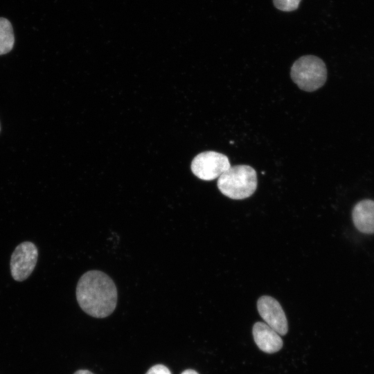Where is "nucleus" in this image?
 I'll return each mask as SVG.
<instances>
[{
	"instance_id": "nucleus-3",
	"label": "nucleus",
	"mask_w": 374,
	"mask_h": 374,
	"mask_svg": "<svg viewBox=\"0 0 374 374\" xmlns=\"http://www.w3.org/2000/svg\"><path fill=\"white\" fill-rule=\"evenodd\" d=\"M292 81L301 89L312 92L321 88L327 79L324 62L314 55H304L296 60L291 67Z\"/></svg>"
},
{
	"instance_id": "nucleus-4",
	"label": "nucleus",
	"mask_w": 374,
	"mask_h": 374,
	"mask_svg": "<svg viewBox=\"0 0 374 374\" xmlns=\"http://www.w3.org/2000/svg\"><path fill=\"white\" fill-rule=\"evenodd\" d=\"M231 167L229 158L220 152L206 151L198 154L192 161L193 173L205 181L219 177Z\"/></svg>"
},
{
	"instance_id": "nucleus-8",
	"label": "nucleus",
	"mask_w": 374,
	"mask_h": 374,
	"mask_svg": "<svg viewBox=\"0 0 374 374\" xmlns=\"http://www.w3.org/2000/svg\"><path fill=\"white\" fill-rule=\"evenodd\" d=\"M352 220L359 232L374 233V200L365 199L358 202L353 208Z\"/></svg>"
},
{
	"instance_id": "nucleus-7",
	"label": "nucleus",
	"mask_w": 374,
	"mask_h": 374,
	"mask_svg": "<svg viewBox=\"0 0 374 374\" xmlns=\"http://www.w3.org/2000/svg\"><path fill=\"white\" fill-rule=\"evenodd\" d=\"M253 336L258 347L267 353H274L283 346L280 335L263 322H257L253 326Z\"/></svg>"
},
{
	"instance_id": "nucleus-10",
	"label": "nucleus",
	"mask_w": 374,
	"mask_h": 374,
	"mask_svg": "<svg viewBox=\"0 0 374 374\" xmlns=\"http://www.w3.org/2000/svg\"><path fill=\"white\" fill-rule=\"evenodd\" d=\"M301 0H273L276 8L285 12L296 10Z\"/></svg>"
},
{
	"instance_id": "nucleus-9",
	"label": "nucleus",
	"mask_w": 374,
	"mask_h": 374,
	"mask_svg": "<svg viewBox=\"0 0 374 374\" xmlns=\"http://www.w3.org/2000/svg\"><path fill=\"white\" fill-rule=\"evenodd\" d=\"M15 36L10 21L0 17V55L9 53L13 48Z\"/></svg>"
},
{
	"instance_id": "nucleus-1",
	"label": "nucleus",
	"mask_w": 374,
	"mask_h": 374,
	"mask_svg": "<svg viewBox=\"0 0 374 374\" xmlns=\"http://www.w3.org/2000/svg\"><path fill=\"white\" fill-rule=\"evenodd\" d=\"M76 299L85 313L95 318H104L116 308V287L107 274L91 270L80 278L76 286Z\"/></svg>"
},
{
	"instance_id": "nucleus-13",
	"label": "nucleus",
	"mask_w": 374,
	"mask_h": 374,
	"mask_svg": "<svg viewBox=\"0 0 374 374\" xmlns=\"http://www.w3.org/2000/svg\"><path fill=\"white\" fill-rule=\"evenodd\" d=\"M181 374H199V373L193 369H186L184 371H183Z\"/></svg>"
},
{
	"instance_id": "nucleus-11",
	"label": "nucleus",
	"mask_w": 374,
	"mask_h": 374,
	"mask_svg": "<svg viewBox=\"0 0 374 374\" xmlns=\"http://www.w3.org/2000/svg\"><path fill=\"white\" fill-rule=\"evenodd\" d=\"M145 374H172L170 371L163 364H156L152 366Z\"/></svg>"
},
{
	"instance_id": "nucleus-12",
	"label": "nucleus",
	"mask_w": 374,
	"mask_h": 374,
	"mask_svg": "<svg viewBox=\"0 0 374 374\" xmlns=\"http://www.w3.org/2000/svg\"><path fill=\"white\" fill-rule=\"evenodd\" d=\"M73 374H93L88 370H78L75 371Z\"/></svg>"
},
{
	"instance_id": "nucleus-6",
	"label": "nucleus",
	"mask_w": 374,
	"mask_h": 374,
	"mask_svg": "<svg viewBox=\"0 0 374 374\" xmlns=\"http://www.w3.org/2000/svg\"><path fill=\"white\" fill-rule=\"evenodd\" d=\"M257 309L260 317L269 327L280 335H285L288 325L285 312L280 303L269 296H260L257 301Z\"/></svg>"
},
{
	"instance_id": "nucleus-2",
	"label": "nucleus",
	"mask_w": 374,
	"mask_h": 374,
	"mask_svg": "<svg viewBox=\"0 0 374 374\" xmlns=\"http://www.w3.org/2000/svg\"><path fill=\"white\" fill-rule=\"evenodd\" d=\"M256 170L248 165L231 166L221 175L217 185L220 191L233 199H243L253 194L257 188Z\"/></svg>"
},
{
	"instance_id": "nucleus-5",
	"label": "nucleus",
	"mask_w": 374,
	"mask_h": 374,
	"mask_svg": "<svg viewBox=\"0 0 374 374\" xmlns=\"http://www.w3.org/2000/svg\"><path fill=\"white\" fill-rule=\"evenodd\" d=\"M38 259V249L35 244L25 241L18 244L11 255L10 272L16 281H24L33 271Z\"/></svg>"
}]
</instances>
